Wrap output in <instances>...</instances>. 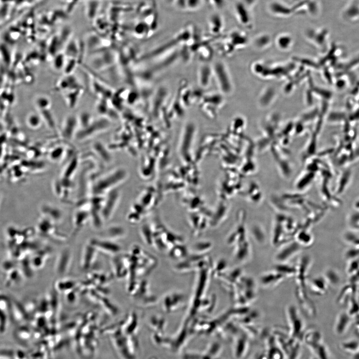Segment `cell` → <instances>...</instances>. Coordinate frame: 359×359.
<instances>
[{"label": "cell", "instance_id": "obj_7", "mask_svg": "<svg viewBox=\"0 0 359 359\" xmlns=\"http://www.w3.org/2000/svg\"><path fill=\"white\" fill-rule=\"evenodd\" d=\"M251 11L239 0L234 4V13L235 18L239 23L245 28L252 27L253 20Z\"/></svg>", "mask_w": 359, "mask_h": 359}, {"label": "cell", "instance_id": "obj_18", "mask_svg": "<svg viewBox=\"0 0 359 359\" xmlns=\"http://www.w3.org/2000/svg\"><path fill=\"white\" fill-rule=\"evenodd\" d=\"M75 285V283L72 281H67L59 282L57 284V287L58 289L61 292H65L67 290H70L72 289Z\"/></svg>", "mask_w": 359, "mask_h": 359}, {"label": "cell", "instance_id": "obj_23", "mask_svg": "<svg viewBox=\"0 0 359 359\" xmlns=\"http://www.w3.org/2000/svg\"><path fill=\"white\" fill-rule=\"evenodd\" d=\"M187 1V0H175L173 5L180 10H186Z\"/></svg>", "mask_w": 359, "mask_h": 359}, {"label": "cell", "instance_id": "obj_22", "mask_svg": "<svg viewBox=\"0 0 359 359\" xmlns=\"http://www.w3.org/2000/svg\"><path fill=\"white\" fill-rule=\"evenodd\" d=\"M212 6L217 10H222L226 5V0H209Z\"/></svg>", "mask_w": 359, "mask_h": 359}, {"label": "cell", "instance_id": "obj_3", "mask_svg": "<svg viewBox=\"0 0 359 359\" xmlns=\"http://www.w3.org/2000/svg\"><path fill=\"white\" fill-rule=\"evenodd\" d=\"M120 196L119 192L115 189L105 196L101 210L103 222L108 221L113 216L119 202Z\"/></svg>", "mask_w": 359, "mask_h": 359}, {"label": "cell", "instance_id": "obj_9", "mask_svg": "<svg viewBox=\"0 0 359 359\" xmlns=\"http://www.w3.org/2000/svg\"><path fill=\"white\" fill-rule=\"evenodd\" d=\"M97 253V250L89 243L85 247L81 261V268L83 270H87L91 268L96 259Z\"/></svg>", "mask_w": 359, "mask_h": 359}, {"label": "cell", "instance_id": "obj_10", "mask_svg": "<svg viewBox=\"0 0 359 359\" xmlns=\"http://www.w3.org/2000/svg\"><path fill=\"white\" fill-rule=\"evenodd\" d=\"M90 219V212H86L85 209H79L74 214L73 223L75 232H78L86 224Z\"/></svg>", "mask_w": 359, "mask_h": 359}, {"label": "cell", "instance_id": "obj_21", "mask_svg": "<svg viewBox=\"0 0 359 359\" xmlns=\"http://www.w3.org/2000/svg\"><path fill=\"white\" fill-rule=\"evenodd\" d=\"M42 118L40 115L33 114L29 119V124L30 126L34 128L37 129L41 125Z\"/></svg>", "mask_w": 359, "mask_h": 359}, {"label": "cell", "instance_id": "obj_5", "mask_svg": "<svg viewBox=\"0 0 359 359\" xmlns=\"http://www.w3.org/2000/svg\"><path fill=\"white\" fill-rule=\"evenodd\" d=\"M267 9L272 16L280 18H287L294 14L292 6L280 0H272L268 4Z\"/></svg>", "mask_w": 359, "mask_h": 359}, {"label": "cell", "instance_id": "obj_8", "mask_svg": "<svg viewBox=\"0 0 359 359\" xmlns=\"http://www.w3.org/2000/svg\"><path fill=\"white\" fill-rule=\"evenodd\" d=\"M72 261V254L69 249L62 251L58 255L56 261L55 270L58 275L63 276L66 274L70 269Z\"/></svg>", "mask_w": 359, "mask_h": 359}, {"label": "cell", "instance_id": "obj_15", "mask_svg": "<svg viewBox=\"0 0 359 359\" xmlns=\"http://www.w3.org/2000/svg\"><path fill=\"white\" fill-rule=\"evenodd\" d=\"M209 24L211 27L213 29L220 30L223 25V20L221 16L218 14L212 15L209 18Z\"/></svg>", "mask_w": 359, "mask_h": 359}, {"label": "cell", "instance_id": "obj_4", "mask_svg": "<svg viewBox=\"0 0 359 359\" xmlns=\"http://www.w3.org/2000/svg\"><path fill=\"white\" fill-rule=\"evenodd\" d=\"M89 244L92 246L97 252H101L108 255L115 256L121 252V247L115 242L108 240L102 238H93Z\"/></svg>", "mask_w": 359, "mask_h": 359}, {"label": "cell", "instance_id": "obj_2", "mask_svg": "<svg viewBox=\"0 0 359 359\" xmlns=\"http://www.w3.org/2000/svg\"><path fill=\"white\" fill-rule=\"evenodd\" d=\"M110 127V121L106 117L93 119L92 122L86 128L78 131L75 139L78 141H84L105 131Z\"/></svg>", "mask_w": 359, "mask_h": 359}, {"label": "cell", "instance_id": "obj_17", "mask_svg": "<svg viewBox=\"0 0 359 359\" xmlns=\"http://www.w3.org/2000/svg\"><path fill=\"white\" fill-rule=\"evenodd\" d=\"M65 155V149L61 146L55 147L50 152V157L51 159L55 162L61 161V159Z\"/></svg>", "mask_w": 359, "mask_h": 359}, {"label": "cell", "instance_id": "obj_28", "mask_svg": "<svg viewBox=\"0 0 359 359\" xmlns=\"http://www.w3.org/2000/svg\"><path fill=\"white\" fill-rule=\"evenodd\" d=\"M304 1H310V0H304Z\"/></svg>", "mask_w": 359, "mask_h": 359}, {"label": "cell", "instance_id": "obj_14", "mask_svg": "<svg viewBox=\"0 0 359 359\" xmlns=\"http://www.w3.org/2000/svg\"><path fill=\"white\" fill-rule=\"evenodd\" d=\"M78 122V130H82L87 127L93 121L91 115L87 111L81 112L77 116Z\"/></svg>", "mask_w": 359, "mask_h": 359}, {"label": "cell", "instance_id": "obj_1", "mask_svg": "<svg viewBox=\"0 0 359 359\" xmlns=\"http://www.w3.org/2000/svg\"><path fill=\"white\" fill-rule=\"evenodd\" d=\"M125 175V170L115 169L97 179L92 182L90 187L92 196L105 197L110 192L117 189L124 181Z\"/></svg>", "mask_w": 359, "mask_h": 359}, {"label": "cell", "instance_id": "obj_24", "mask_svg": "<svg viewBox=\"0 0 359 359\" xmlns=\"http://www.w3.org/2000/svg\"><path fill=\"white\" fill-rule=\"evenodd\" d=\"M250 10H252L257 3L258 0H239Z\"/></svg>", "mask_w": 359, "mask_h": 359}, {"label": "cell", "instance_id": "obj_20", "mask_svg": "<svg viewBox=\"0 0 359 359\" xmlns=\"http://www.w3.org/2000/svg\"><path fill=\"white\" fill-rule=\"evenodd\" d=\"M202 0H187L186 10L194 11L198 10L202 4Z\"/></svg>", "mask_w": 359, "mask_h": 359}, {"label": "cell", "instance_id": "obj_6", "mask_svg": "<svg viewBox=\"0 0 359 359\" xmlns=\"http://www.w3.org/2000/svg\"><path fill=\"white\" fill-rule=\"evenodd\" d=\"M78 128L77 116L69 115L64 120L61 135L65 140L71 141L75 139Z\"/></svg>", "mask_w": 359, "mask_h": 359}, {"label": "cell", "instance_id": "obj_19", "mask_svg": "<svg viewBox=\"0 0 359 359\" xmlns=\"http://www.w3.org/2000/svg\"><path fill=\"white\" fill-rule=\"evenodd\" d=\"M292 38L288 34H282L277 38V43L281 46H289L292 43Z\"/></svg>", "mask_w": 359, "mask_h": 359}, {"label": "cell", "instance_id": "obj_25", "mask_svg": "<svg viewBox=\"0 0 359 359\" xmlns=\"http://www.w3.org/2000/svg\"><path fill=\"white\" fill-rule=\"evenodd\" d=\"M164 3L168 5H173L175 0H163Z\"/></svg>", "mask_w": 359, "mask_h": 359}, {"label": "cell", "instance_id": "obj_13", "mask_svg": "<svg viewBox=\"0 0 359 359\" xmlns=\"http://www.w3.org/2000/svg\"><path fill=\"white\" fill-rule=\"evenodd\" d=\"M43 213L45 218L49 219L53 222H58L62 218V212L58 208L49 205H45L43 207Z\"/></svg>", "mask_w": 359, "mask_h": 359}, {"label": "cell", "instance_id": "obj_26", "mask_svg": "<svg viewBox=\"0 0 359 359\" xmlns=\"http://www.w3.org/2000/svg\"><path fill=\"white\" fill-rule=\"evenodd\" d=\"M289 1L290 2H291L292 3H294V4L298 2L299 1H301V0H289Z\"/></svg>", "mask_w": 359, "mask_h": 359}, {"label": "cell", "instance_id": "obj_27", "mask_svg": "<svg viewBox=\"0 0 359 359\" xmlns=\"http://www.w3.org/2000/svg\"><path fill=\"white\" fill-rule=\"evenodd\" d=\"M205 1H206V2H208V3L209 0H205Z\"/></svg>", "mask_w": 359, "mask_h": 359}, {"label": "cell", "instance_id": "obj_11", "mask_svg": "<svg viewBox=\"0 0 359 359\" xmlns=\"http://www.w3.org/2000/svg\"><path fill=\"white\" fill-rule=\"evenodd\" d=\"M125 235L124 228L117 225H111L108 227L103 232L101 238L108 239V240L116 242L117 239L121 238Z\"/></svg>", "mask_w": 359, "mask_h": 359}, {"label": "cell", "instance_id": "obj_12", "mask_svg": "<svg viewBox=\"0 0 359 359\" xmlns=\"http://www.w3.org/2000/svg\"><path fill=\"white\" fill-rule=\"evenodd\" d=\"M92 150L98 157L103 161L105 164H109L112 162V156L110 151L101 143L97 142L94 144L92 146Z\"/></svg>", "mask_w": 359, "mask_h": 359}, {"label": "cell", "instance_id": "obj_16", "mask_svg": "<svg viewBox=\"0 0 359 359\" xmlns=\"http://www.w3.org/2000/svg\"><path fill=\"white\" fill-rule=\"evenodd\" d=\"M66 63V57L64 54H57L53 61V67L56 70L64 69Z\"/></svg>", "mask_w": 359, "mask_h": 359}]
</instances>
